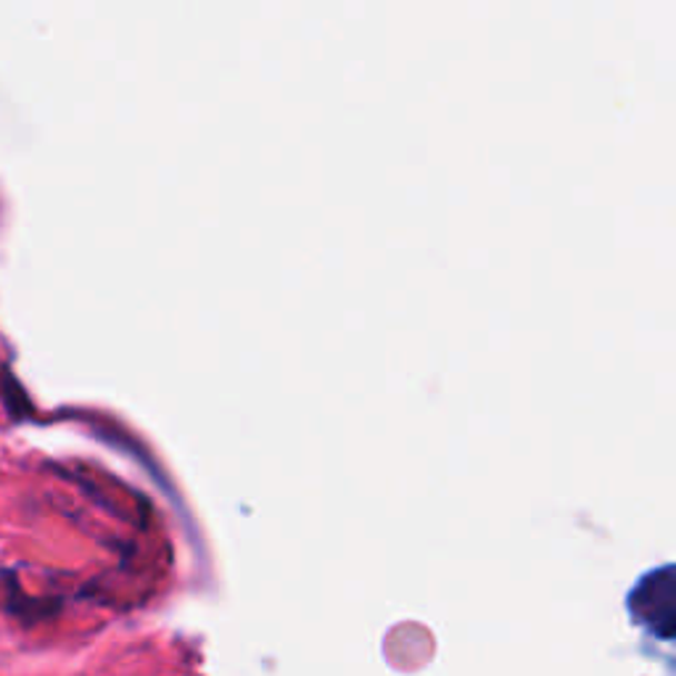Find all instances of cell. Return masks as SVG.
<instances>
[{
    "label": "cell",
    "instance_id": "cell-1",
    "mask_svg": "<svg viewBox=\"0 0 676 676\" xmlns=\"http://www.w3.org/2000/svg\"><path fill=\"white\" fill-rule=\"evenodd\" d=\"M0 584H3V600L6 610H9L11 618H17L24 626L40 624L42 618L53 616L56 603L48 600V597H27L24 589H21V581L17 576V570L6 568L0 574Z\"/></svg>",
    "mask_w": 676,
    "mask_h": 676
},
{
    "label": "cell",
    "instance_id": "cell-2",
    "mask_svg": "<svg viewBox=\"0 0 676 676\" xmlns=\"http://www.w3.org/2000/svg\"><path fill=\"white\" fill-rule=\"evenodd\" d=\"M0 394H3V401L6 407H9L11 418L17 420H24L30 418V401H27L24 394H21V386L13 380V376H6L3 380H0Z\"/></svg>",
    "mask_w": 676,
    "mask_h": 676
}]
</instances>
